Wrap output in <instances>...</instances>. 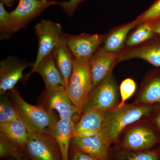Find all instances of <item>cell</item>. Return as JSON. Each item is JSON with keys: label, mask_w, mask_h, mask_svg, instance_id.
Instances as JSON below:
<instances>
[{"label": "cell", "mask_w": 160, "mask_h": 160, "mask_svg": "<svg viewBox=\"0 0 160 160\" xmlns=\"http://www.w3.org/2000/svg\"><path fill=\"white\" fill-rule=\"evenodd\" d=\"M33 63L8 56L0 63V94L11 91L20 80L24 79L23 72Z\"/></svg>", "instance_id": "10"}, {"label": "cell", "mask_w": 160, "mask_h": 160, "mask_svg": "<svg viewBox=\"0 0 160 160\" xmlns=\"http://www.w3.org/2000/svg\"><path fill=\"white\" fill-rule=\"evenodd\" d=\"M52 54L58 68L65 80L66 88L73 69L74 57L66 44L65 38Z\"/></svg>", "instance_id": "19"}, {"label": "cell", "mask_w": 160, "mask_h": 160, "mask_svg": "<svg viewBox=\"0 0 160 160\" xmlns=\"http://www.w3.org/2000/svg\"><path fill=\"white\" fill-rule=\"evenodd\" d=\"M74 123L69 120L59 118L46 132L57 143L62 152L63 160H69L70 143L74 137Z\"/></svg>", "instance_id": "16"}, {"label": "cell", "mask_w": 160, "mask_h": 160, "mask_svg": "<svg viewBox=\"0 0 160 160\" xmlns=\"http://www.w3.org/2000/svg\"><path fill=\"white\" fill-rule=\"evenodd\" d=\"M141 22L137 17L131 22L112 28L106 33L102 48L108 52L118 54L126 47V40L130 32Z\"/></svg>", "instance_id": "15"}, {"label": "cell", "mask_w": 160, "mask_h": 160, "mask_svg": "<svg viewBox=\"0 0 160 160\" xmlns=\"http://www.w3.org/2000/svg\"><path fill=\"white\" fill-rule=\"evenodd\" d=\"M18 160H24L22 159H19Z\"/></svg>", "instance_id": "34"}, {"label": "cell", "mask_w": 160, "mask_h": 160, "mask_svg": "<svg viewBox=\"0 0 160 160\" xmlns=\"http://www.w3.org/2000/svg\"><path fill=\"white\" fill-rule=\"evenodd\" d=\"M85 0H69L59 2L58 5L61 6L63 11L69 16H71L80 3Z\"/></svg>", "instance_id": "29"}, {"label": "cell", "mask_w": 160, "mask_h": 160, "mask_svg": "<svg viewBox=\"0 0 160 160\" xmlns=\"http://www.w3.org/2000/svg\"><path fill=\"white\" fill-rule=\"evenodd\" d=\"M10 91V98L21 120L29 132H45L59 119L53 112L41 105L33 106L21 96L16 87Z\"/></svg>", "instance_id": "1"}, {"label": "cell", "mask_w": 160, "mask_h": 160, "mask_svg": "<svg viewBox=\"0 0 160 160\" xmlns=\"http://www.w3.org/2000/svg\"><path fill=\"white\" fill-rule=\"evenodd\" d=\"M58 4V2L54 0H18L17 7L9 12L10 36L20 29L26 28L30 22L46 8Z\"/></svg>", "instance_id": "7"}, {"label": "cell", "mask_w": 160, "mask_h": 160, "mask_svg": "<svg viewBox=\"0 0 160 160\" xmlns=\"http://www.w3.org/2000/svg\"><path fill=\"white\" fill-rule=\"evenodd\" d=\"M139 101L144 104L160 103V68L146 78L140 91Z\"/></svg>", "instance_id": "20"}, {"label": "cell", "mask_w": 160, "mask_h": 160, "mask_svg": "<svg viewBox=\"0 0 160 160\" xmlns=\"http://www.w3.org/2000/svg\"><path fill=\"white\" fill-rule=\"evenodd\" d=\"M69 160H100L79 151L71 146L69 149Z\"/></svg>", "instance_id": "30"}, {"label": "cell", "mask_w": 160, "mask_h": 160, "mask_svg": "<svg viewBox=\"0 0 160 160\" xmlns=\"http://www.w3.org/2000/svg\"><path fill=\"white\" fill-rule=\"evenodd\" d=\"M153 31L156 34L160 35V17L151 22Z\"/></svg>", "instance_id": "31"}, {"label": "cell", "mask_w": 160, "mask_h": 160, "mask_svg": "<svg viewBox=\"0 0 160 160\" xmlns=\"http://www.w3.org/2000/svg\"><path fill=\"white\" fill-rule=\"evenodd\" d=\"M23 152L29 160H63L57 143L45 132H29Z\"/></svg>", "instance_id": "6"}, {"label": "cell", "mask_w": 160, "mask_h": 160, "mask_svg": "<svg viewBox=\"0 0 160 160\" xmlns=\"http://www.w3.org/2000/svg\"><path fill=\"white\" fill-rule=\"evenodd\" d=\"M152 110L148 106L125 105L106 112L100 132L110 143L116 142L126 126L148 115Z\"/></svg>", "instance_id": "2"}, {"label": "cell", "mask_w": 160, "mask_h": 160, "mask_svg": "<svg viewBox=\"0 0 160 160\" xmlns=\"http://www.w3.org/2000/svg\"><path fill=\"white\" fill-rule=\"evenodd\" d=\"M157 138L151 129L145 127H136L129 130L123 141V146L134 150L149 149L154 146Z\"/></svg>", "instance_id": "18"}, {"label": "cell", "mask_w": 160, "mask_h": 160, "mask_svg": "<svg viewBox=\"0 0 160 160\" xmlns=\"http://www.w3.org/2000/svg\"><path fill=\"white\" fill-rule=\"evenodd\" d=\"M34 28V34L37 37L38 46L36 59L32 67L37 65L48 55L52 54L65 38L61 25L49 20H42Z\"/></svg>", "instance_id": "8"}, {"label": "cell", "mask_w": 160, "mask_h": 160, "mask_svg": "<svg viewBox=\"0 0 160 160\" xmlns=\"http://www.w3.org/2000/svg\"><path fill=\"white\" fill-rule=\"evenodd\" d=\"M106 34H65V40L73 57L90 59L103 44Z\"/></svg>", "instance_id": "11"}, {"label": "cell", "mask_w": 160, "mask_h": 160, "mask_svg": "<svg viewBox=\"0 0 160 160\" xmlns=\"http://www.w3.org/2000/svg\"><path fill=\"white\" fill-rule=\"evenodd\" d=\"M3 3H0V32L1 39H8L10 38L9 32V12L6 11Z\"/></svg>", "instance_id": "28"}, {"label": "cell", "mask_w": 160, "mask_h": 160, "mask_svg": "<svg viewBox=\"0 0 160 160\" xmlns=\"http://www.w3.org/2000/svg\"><path fill=\"white\" fill-rule=\"evenodd\" d=\"M130 32L126 43V47L138 46L150 40L156 35L151 22H142Z\"/></svg>", "instance_id": "22"}, {"label": "cell", "mask_w": 160, "mask_h": 160, "mask_svg": "<svg viewBox=\"0 0 160 160\" xmlns=\"http://www.w3.org/2000/svg\"><path fill=\"white\" fill-rule=\"evenodd\" d=\"M106 112L97 110L83 112L75 124L74 137L92 136L98 133L102 127Z\"/></svg>", "instance_id": "17"}, {"label": "cell", "mask_w": 160, "mask_h": 160, "mask_svg": "<svg viewBox=\"0 0 160 160\" xmlns=\"http://www.w3.org/2000/svg\"><path fill=\"white\" fill-rule=\"evenodd\" d=\"M120 158L121 160H158L156 153L149 151L123 152Z\"/></svg>", "instance_id": "26"}, {"label": "cell", "mask_w": 160, "mask_h": 160, "mask_svg": "<svg viewBox=\"0 0 160 160\" xmlns=\"http://www.w3.org/2000/svg\"><path fill=\"white\" fill-rule=\"evenodd\" d=\"M1 2L3 3L7 6L11 7L17 0H0Z\"/></svg>", "instance_id": "32"}, {"label": "cell", "mask_w": 160, "mask_h": 160, "mask_svg": "<svg viewBox=\"0 0 160 160\" xmlns=\"http://www.w3.org/2000/svg\"><path fill=\"white\" fill-rule=\"evenodd\" d=\"M136 89V83L134 80L127 78L123 80L120 86L121 102L117 107L119 108L124 106L126 101L134 94Z\"/></svg>", "instance_id": "25"}, {"label": "cell", "mask_w": 160, "mask_h": 160, "mask_svg": "<svg viewBox=\"0 0 160 160\" xmlns=\"http://www.w3.org/2000/svg\"><path fill=\"white\" fill-rule=\"evenodd\" d=\"M118 90L112 71L92 89L83 107L82 113L89 110L107 112L114 109L117 104Z\"/></svg>", "instance_id": "5"}, {"label": "cell", "mask_w": 160, "mask_h": 160, "mask_svg": "<svg viewBox=\"0 0 160 160\" xmlns=\"http://www.w3.org/2000/svg\"><path fill=\"white\" fill-rule=\"evenodd\" d=\"M118 54L108 52L100 47L90 60L92 89L103 81L112 71L117 64Z\"/></svg>", "instance_id": "13"}, {"label": "cell", "mask_w": 160, "mask_h": 160, "mask_svg": "<svg viewBox=\"0 0 160 160\" xmlns=\"http://www.w3.org/2000/svg\"><path fill=\"white\" fill-rule=\"evenodd\" d=\"M40 101V105L48 111L56 110L59 115V118L69 120L74 124L82 114L72 102L63 86L45 88L41 95Z\"/></svg>", "instance_id": "4"}, {"label": "cell", "mask_w": 160, "mask_h": 160, "mask_svg": "<svg viewBox=\"0 0 160 160\" xmlns=\"http://www.w3.org/2000/svg\"><path fill=\"white\" fill-rule=\"evenodd\" d=\"M90 59L74 57L73 69L66 88L68 96L81 114L93 88L90 72Z\"/></svg>", "instance_id": "3"}, {"label": "cell", "mask_w": 160, "mask_h": 160, "mask_svg": "<svg viewBox=\"0 0 160 160\" xmlns=\"http://www.w3.org/2000/svg\"><path fill=\"white\" fill-rule=\"evenodd\" d=\"M160 17V0H156L138 18L142 22H151Z\"/></svg>", "instance_id": "27"}, {"label": "cell", "mask_w": 160, "mask_h": 160, "mask_svg": "<svg viewBox=\"0 0 160 160\" xmlns=\"http://www.w3.org/2000/svg\"><path fill=\"white\" fill-rule=\"evenodd\" d=\"M0 158L1 159H27L21 148L0 132Z\"/></svg>", "instance_id": "23"}, {"label": "cell", "mask_w": 160, "mask_h": 160, "mask_svg": "<svg viewBox=\"0 0 160 160\" xmlns=\"http://www.w3.org/2000/svg\"><path fill=\"white\" fill-rule=\"evenodd\" d=\"M0 132L23 151V147L28 139L29 132L21 119L7 122L0 123Z\"/></svg>", "instance_id": "21"}, {"label": "cell", "mask_w": 160, "mask_h": 160, "mask_svg": "<svg viewBox=\"0 0 160 160\" xmlns=\"http://www.w3.org/2000/svg\"><path fill=\"white\" fill-rule=\"evenodd\" d=\"M140 59L160 68V35L157 34L147 42L132 47H125L118 54L117 63Z\"/></svg>", "instance_id": "9"}, {"label": "cell", "mask_w": 160, "mask_h": 160, "mask_svg": "<svg viewBox=\"0 0 160 160\" xmlns=\"http://www.w3.org/2000/svg\"><path fill=\"white\" fill-rule=\"evenodd\" d=\"M156 122L160 128V114L158 116L156 119Z\"/></svg>", "instance_id": "33"}, {"label": "cell", "mask_w": 160, "mask_h": 160, "mask_svg": "<svg viewBox=\"0 0 160 160\" xmlns=\"http://www.w3.org/2000/svg\"><path fill=\"white\" fill-rule=\"evenodd\" d=\"M110 144L100 132L92 136L73 137L70 146L100 160H109Z\"/></svg>", "instance_id": "12"}, {"label": "cell", "mask_w": 160, "mask_h": 160, "mask_svg": "<svg viewBox=\"0 0 160 160\" xmlns=\"http://www.w3.org/2000/svg\"><path fill=\"white\" fill-rule=\"evenodd\" d=\"M34 72H37L42 78L45 88H56L61 86L65 87V80L58 68L52 53L48 55L37 65L32 67L30 72L24 77V82H26Z\"/></svg>", "instance_id": "14"}, {"label": "cell", "mask_w": 160, "mask_h": 160, "mask_svg": "<svg viewBox=\"0 0 160 160\" xmlns=\"http://www.w3.org/2000/svg\"><path fill=\"white\" fill-rule=\"evenodd\" d=\"M0 101V123L7 122L20 119L17 111L12 100L6 95H1Z\"/></svg>", "instance_id": "24"}]
</instances>
